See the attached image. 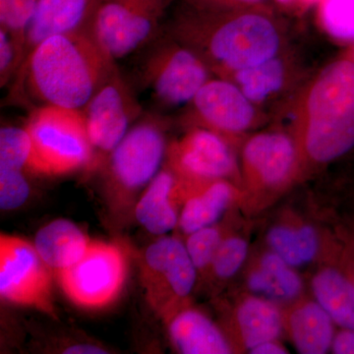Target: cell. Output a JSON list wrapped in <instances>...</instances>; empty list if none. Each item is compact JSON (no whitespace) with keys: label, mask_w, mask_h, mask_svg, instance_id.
Wrapping results in <instances>:
<instances>
[{"label":"cell","mask_w":354,"mask_h":354,"mask_svg":"<svg viewBox=\"0 0 354 354\" xmlns=\"http://www.w3.org/2000/svg\"><path fill=\"white\" fill-rule=\"evenodd\" d=\"M51 272L31 242L15 235H0L2 299L57 318Z\"/></svg>","instance_id":"cell-11"},{"label":"cell","mask_w":354,"mask_h":354,"mask_svg":"<svg viewBox=\"0 0 354 354\" xmlns=\"http://www.w3.org/2000/svg\"><path fill=\"white\" fill-rule=\"evenodd\" d=\"M128 274V258L115 242L91 241L75 264L55 272L65 297L76 306L101 310L120 297Z\"/></svg>","instance_id":"cell-8"},{"label":"cell","mask_w":354,"mask_h":354,"mask_svg":"<svg viewBox=\"0 0 354 354\" xmlns=\"http://www.w3.org/2000/svg\"><path fill=\"white\" fill-rule=\"evenodd\" d=\"M305 1H306V2H316V1H319V0H305Z\"/></svg>","instance_id":"cell-37"},{"label":"cell","mask_w":354,"mask_h":354,"mask_svg":"<svg viewBox=\"0 0 354 354\" xmlns=\"http://www.w3.org/2000/svg\"><path fill=\"white\" fill-rule=\"evenodd\" d=\"M95 152V169L106 162L130 128L143 115L138 93L118 66L111 72L82 109Z\"/></svg>","instance_id":"cell-10"},{"label":"cell","mask_w":354,"mask_h":354,"mask_svg":"<svg viewBox=\"0 0 354 354\" xmlns=\"http://www.w3.org/2000/svg\"><path fill=\"white\" fill-rule=\"evenodd\" d=\"M39 0H0V28L7 30L24 43L26 32Z\"/></svg>","instance_id":"cell-29"},{"label":"cell","mask_w":354,"mask_h":354,"mask_svg":"<svg viewBox=\"0 0 354 354\" xmlns=\"http://www.w3.org/2000/svg\"><path fill=\"white\" fill-rule=\"evenodd\" d=\"M169 339L174 348L184 354H227L230 346L201 312L187 307L177 312L167 323Z\"/></svg>","instance_id":"cell-16"},{"label":"cell","mask_w":354,"mask_h":354,"mask_svg":"<svg viewBox=\"0 0 354 354\" xmlns=\"http://www.w3.org/2000/svg\"><path fill=\"white\" fill-rule=\"evenodd\" d=\"M0 169L32 174V143L25 127H2L0 130Z\"/></svg>","instance_id":"cell-26"},{"label":"cell","mask_w":354,"mask_h":354,"mask_svg":"<svg viewBox=\"0 0 354 354\" xmlns=\"http://www.w3.org/2000/svg\"><path fill=\"white\" fill-rule=\"evenodd\" d=\"M247 253L248 244L241 237L232 236L223 239L212 262V271L218 278H232L241 269Z\"/></svg>","instance_id":"cell-30"},{"label":"cell","mask_w":354,"mask_h":354,"mask_svg":"<svg viewBox=\"0 0 354 354\" xmlns=\"http://www.w3.org/2000/svg\"><path fill=\"white\" fill-rule=\"evenodd\" d=\"M24 127L32 143V176H60L95 169V152L81 109L36 106Z\"/></svg>","instance_id":"cell-3"},{"label":"cell","mask_w":354,"mask_h":354,"mask_svg":"<svg viewBox=\"0 0 354 354\" xmlns=\"http://www.w3.org/2000/svg\"><path fill=\"white\" fill-rule=\"evenodd\" d=\"M176 32L185 41L203 44L216 64L236 71L272 59L279 46L276 28L257 14L239 16L212 28L185 19L176 25Z\"/></svg>","instance_id":"cell-6"},{"label":"cell","mask_w":354,"mask_h":354,"mask_svg":"<svg viewBox=\"0 0 354 354\" xmlns=\"http://www.w3.org/2000/svg\"><path fill=\"white\" fill-rule=\"evenodd\" d=\"M295 157L292 142L279 133L257 135L244 149L246 164L267 185L281 183L288 176Z\"/></svg>","instance_id":"cell-18"},{"label":"cell","mask_w":354,"mask_h":354,"mask_svg":"<svg viewBox=\"0 0 354 354\" xmlns=\"http://www.w3.org/2000/svg\"><path fill=\"white\" fill-rule=\"evenodd\" d=\"M196 278L197 269L185 244L177 237L153 241L140 260V281L147 304L165 323L185 308Z\"/></svg>","instance_id":"cell-7"},{"label":"cell","mask_w":354,"mask_h":354,"mask_svg":"<svg viewBox=\"0 0 354 354\" xmlns=\"http://www.w3.org/2000/svg\"><path fill=\"white\" fill-rule=\"evenodd\" d=\"M332 351L337 354H354V330L344 329L335 335Z\"/></svg>","instance_id":"cell-33"},{"label":"cell","mask_w":354,"mask_h":354,"mask_svg":"<svg viewBox=\"0 0 354 354\" xmlns=\"http://www.w3.org/2000/svg\"><path fill=\"white\" fill-rule=\"evenodd\" d=\"M24 43L0 28V86L3 88L15 79L23 62Z\"/></svg>","instance_id":"cell-32"},{"label":"cell","mask_w":354,"mask_h":354,"mask_svg":"<svg viewBox=\"0 0 354 354\" xmlns=\"http://www.w3.org/2000/svg\"><path fill=\"white\" fill-rule=\"evenodd\" d=\"M167 167L184 183L218 180L232 174L234 156L223 138L209 129H195L167 150Z\"/></svg>","instance_id":"cell-12"},{"label":"cell","mask_w":354,"mask_h":354,"mask_svg":"<svg viewBox=\"0 0 354 354\" xmlns=\"http://www.w3.org/2000/svg\"><path fill=\"white\" fill-rule=\"evenodd\" d=\"M237 323L244 344L253 349L264 342L276 341L283 319L276 305L259 297H249L237 310Z\"/></svg>","instance_id":"cell-23"},{"label":"cell","mask_w":354,"mask_h":354,"mask_svg":"<svg viewBox=\"0 0 354 354\" xmlns=\"http://www.w3.org/2000/svg\"><path fill=\"white\" fill-rule=\"evenodd\" d=\"M236 1L247 2V3H256V2H259L261 0H236Z\"/></svg>","instance_id":"cell-35"},{"label":"cell","mask_w":354,"mask_h":354,"mask_svg":"<svg viewBox=\"0 0 354 354\" xmlns=\"http://www.w3.org/2000/svg\"><path fill=\"white\" fill-rule=\"evenodd\" d=\"M31 193L28 174L17 169H0V208L11 211L25 204Z\"/></svg>","instance_id":"cell-31"},{"label":"cell","mask_w":354,"mask_h":354,"mask_svg":"<svg viewBox=\"0 0 354 354\" xmlns=\"http://www.w3.org/2000/svg\"><path fill=\"white\" fill-rule=\"evenodd\" d=\"M354 147V62L339 60L324 70L308 100L306 148L330 162Z\"/></svg>","instance_id":"cell-2"},{"label":"cell","mask_w":354,"mask_h":354,"mask_svg":"<svg viewBox=\"0 0 354 354\" xmlns=\"http://www.w3.org/2000/svg\"><path fill=\"white\" fill-rule=\"evenodd\" d=\"M268 243L291 267L311 262L319 248V239L313 227H276L268 234Z\"/></svg>","instance_id":"cell-24"},{"label":"cell","mask_w":354,"mask_h":354,"mask_svg":"<svg viewBox=\"0 0 354 354\" xmlns=\"http://www.w3.org/2000/svg\"><path fill=\"white\" fill-rule=\"evenodd\" d=\"M277 1L281 2V3H290L293 0H277Z\"/></svg>","instance_id":"cell-36"},{"label":"cell","mask_w":354,"mask_h":354,"mask_svg":"<svg viewBox=\"0 0 354 354\" xmlns=\"http://www.w3.org/2000/svg\"><path fill=\"white\" fill-rule=\"evenodd\" d=\"M317 302L344 329L354 330V283L333 269L318 272L312 283Z\"/></svg>","instance_id":"cell-21"},{"label":"cell","mask_w":354,"mask_h":354,"mask_svg":"<svg viewBox=\"0 0 354 354\" xmlns=\"http://www.w3.org/2000/svg\"><path fill=\"white\" fill-rule=\"evenodd\" d=\"M333 319L315 302L301 305L291 314V337L300 353L323 354L332 348Z\"/></svg>","instance_id":"cell-20"},{"label":"cell","mask_w":354,"mask_h":354,"mask_svg":"<svg viewBox=\"0 0 354 354\" xmlns=\"http://www.w3.org/2000/svg\"><path fill=\"white\" fill-rule=\"evenodd\" d=\"M236 79L249 100L263 101L281 88L283 81V65L272 58L255 66L239 70Z\"/></svg>","instance_id":"cell-25"},{"label":"cell","mask_w":354,"mask_h":354,"mask_svg":"<svg viewBox=\"0 0 354 354\" xmlns=\"http://www.w3.org/2000/svg\"><path fill=\"white\" fill-rule=\"evenodd\" d=\"M321 16L335 38L354 41V0H324Z\"/></svg>","instance_id":"cell-27"},{"label":"cell","mask_w":354,"mask_h":354,"mask_svg":"<svg viewBox=\"0 0 354 354\" xmlns=\"http://www.w3.org/2000/svg\"><path fill=\"white\" fill-rule=\"evenodd\" d=\"M165 125L153 113H144L100 169L114 206H127L162 169L167 156Z\"/></svg>","instance_id":"cell-5"},{"label":"cell","mask_w":354,"mask_h":354,"mask_svg":"<svg viewBox=\"0 0 354 354\" xmlns=\"http://www.w3.org/2000/svg\"><path fill=\"white\" fill-rule=\"evenodd\" d=\"M251 353L255 354H286L288 351H286L283 346H279L276 342H267L264 344H261L259 346H256L251 349Z\"/></svg>","instance_id":"cell-34"},{"label":"cell","mask_w":354,"mask_h":354,"mask_svg":"<svg viewBox=\"0 0 354 354\" xmlns=\"http://www.w3.org/2000/svg\"><path fill=\"white\" fill-rule=\"evenodd\" d=\"M88 28L62 32L36 46L16 75L38 106L82 109L118 64Z\"/></svg>","instance_id":"cell-1"},{"label":"cell","mask_w":354,"mask_h":354,"mask_svg":"<svg viewBox=\"0 0 354 354\" xmlns=\"http://www.w3.org/2000/svg\"><path fill=\"white\" fill-rule=\"evenodd\" d=\"M187 196L185 183L164 165L140 196L135 216L147 232L164 235L178 225V201Z\"/></svg>","instance_id":"cell-14"},{"label":"cell","mask_w":354,"mask_h":354,"mask_svg":"<svg viewBox=\"0 0 354 354\" xmlns=\"http://www.w3.org/2000/svg\"><path fill=\"white\" fill-rule=\"evenodd\" d=\"M97 1L99 0H39L26 32L21 67L44 39L87 27Z\"/></svg>","instance_id":"cell-15"},{"label":"cell","mask_w":354,"mask_h":354,"mask_svg":"<svg viewBox=\"0 0 354 354\" xmlns=\"http://www.w3.org/2000/svg\"><path fill=\"white\" fill-rule=\"evenodd\" d=\"M91 241L75 223L57 218L39 228L34 245L44 262L57 272L78 262Z\"/></svg>","instance_id":"cell-17"},{"label":"cell","mask_w":354,"mask_h":354,"mask_svg":"<svg viewBox=\"0 0 354 354\" xmlns=\"http://www.w3.org/2000/svg\"><path fill=\"white\" fill-rule=\"evenodd\" d=\"M188 190L178 221L179 227L187 235L215 225L234 198V189L223 179L190 184Z\"/></svg>","instance_id":"cell-19"},{"label":"cell","mask_w":354,"mask_h":354,"mask_svg":"<svg viewBox=\"0 0 354 354\" xmlns=\"http://www.w3.org/2000/svg\"><path fill=\"white\" fill-rule=\"evenodd\" d=\"M236 86L208 81L192 100L195 113L212 131L241 132L252 122L254 109Z\"/></svg>","instance_id":"cell-13"},{"label":"cell","mask_w":354,"mask_h":354,"mask_svg":"<svg viewBox=\"0 0 354 354\" xmlns=\"http://www.w3.org/2000/svg\"><path fill=\"white\" fill-rule=\"evenodd\" d=\"M223 241L220 228L214 225L188 234L185 246L197 271L211 267L216 250Z\"/></svg>","instance_id":"cell-28"},{"label":"cell","mask_w":354,"mask_h":354,"mask_svg":"<svg viewBox=\"0 0 354 354\" xmlns=\"http://www.w3.org/2000/svg\"><path fill=\"white\" fill-rule=\"evenodd\" d=\"M171 0H99L88 30L113 59L134 55L160 32Z\"/></svg>","instance_id":"cell-9"},{"label":"cell","mask_w":354,"mask_h":354,"mask_svg":"<svg viewBox=\"0 0 354 354\" xmlns=\"http://www.w3.org/2000/svg\"><path fill=\"white\" fill-rule=\"evenodd\" d=\"M160 37L138 51L133 68V87L149 93L160 106L187 104L209 81L208 68L199 55L187 46Z\"/></svg>","instance_id":"cell-4"},{"label":"cell","mask_w":354,"mask_h":354,"mask_svg":"<svg viewBox=\"0 0 354 354\" xmlns=\"http://www.w3.org/2000/svg\"><path fill=\"white\" fill-rule=\"evenodd\" d=\"M291 268L278 254L267 253L261 259L259 267L249 276V288L279 301L295 299L301 292L302 283Z\"/></svg>","instance_id":"cell-22"}]
</instances>
